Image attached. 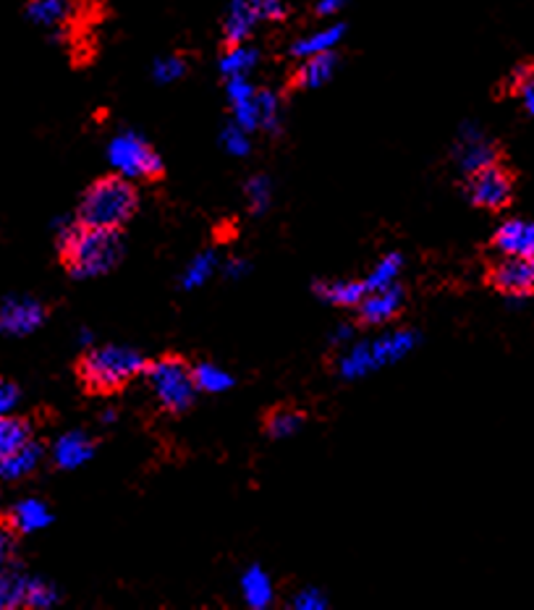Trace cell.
<instances>
[{
	"mask_svg": "<svg viewBox=\"0 0 534 610\" xmlns=\"http://www.w3.org/2000/svg\"><path fill=\"white\" fill-rule=\"evenodd\" d=\"M58 249L71 278L90 280L108 275L123 258L118 231H103L82 223H58Z\"/></svg>",
	"mask_w": 534,
	"mask_h": 610,
	"instance_id": "6da1fadb",
	"label": "cell"
},
{
	"mask_svg": "<svg viewBox=\"0 0 534 610\" xmlns=\"http://www.w3.org/2000/svg\"><path fill=\"white\" fill-rule=\"evenodd\" d=\"M137 205H140V196H137L134 181L121 179V176H105L84 192L79 202V223L103 228V231H121L134 218Z\"/></svg>",
	"mask_w": 534,
	"mask_h": 610,
	"instance_id": "7a4b0ae2",
	"label": "cell"
},
{
	"mask_svg": "<svg viewBox=\"0 0 534 610\" xmlns=\"http://www.w3.org/2000/svg\"><path fill=\"white\" fill-rule=\"evenodd\" d=\"M147 370V362L131 346H92L79 362V378L90 393H116Z\"/></svg>",
	"mask_w": 534,
	"mask_h": 610,
	"instance_id": "3957f363",
	"label": "cell"
},
{
	"mask_svg": "<svg viewBox=\"0 0 534 610\" xmlns=\"http://www.w3.org/2000/svg\"><path fill=\"white\" fill-rule=\"evenodd\" d=\"M144 375H147V385L153 391L155 402L170 415H183L194 404L197 393H200L194 380V367H189L181 357L157 359V362L147 364Z\"/></svg>",
	"mask_w": 534,
	"mask_h": 610,
	"instance_id": "277c9868",
	"label": "cell"
},
{
	"mask_svg": "<svg viewBox=\"0 0 534 610\" xmlns=\"http://www.w3.org/2000/svg\"><path fill=\"white\" fill-rule=\"evenodd\" d=\"M105 155H108V166L121 179L153 181L163 174V157L140 131H118L108 142Z\"/></svg>",
	"mask_w": 534,
	"mask_h": 610,
	"instance_id": "5b68a950",
	"label": "cell"
},
{
	"mask_svg": "<svg viewBox=\"0 0 534 610\" xmlns=\"http://www.w3.org/2000/svg\"><path fill=\"white\" fill-rule=\"evenodd\" d=\"M286 13L283 0H230L223 16V37L228 45L249 43L262 22H283Z\"/></svg>",
	"mask_w": 534,
	"mask_h": 610,
	"instance_id": "8992f818",
	"label": "cell"
},
{
	"mask_svg": "<svg viewBox=\"0 0 534 610\" xmlns=\"http://www.w3.org/2000/svg\"><path fill=\"white\" fill-rule=\"evenodd\" d=\"M496 160H498L496 144L490 142V136H487L483 129L474 127V123L461 127L456 142H453V163H456L461 174L472 176L477 174V170L493 166Z\"/></svg>",
	"mask_w": 534,
	"mask_h": 610,
	"instance_id": "52a82bcc",
	"label": "cell"
},
{
	"mask_svg": "<svg viewBox=\"0 0 534 610\" xmlns=\"http://www.w3.org/2000/svg\"><path fill=\"white\" fill-rule=\"evenodd\" d=\"M490 284L511 299L534 297V258L503 254V260L493 265Z\"/></svg>",
	"mask_w": 534,
	"mask_h": 610,
	"instance_id": "ba28073f",
	"label": "cell"
},
{
	"mask_svg": "<svg viewBox=\"0 0 534 610\" xmlns=\"http://www.w3.org/2000/svg\"><path fill=\"white\" fill-rule=\"evenodd\" d=\"M511 189L513 183L509 170L500 168L498 163H493V166L472 174L470 183H466L470 200L483 210H503L511 200Z\"/></svg>",
	"mask_w": 534,
	"mask_h": 610,
	"instance_id": "9c48e42d",
	"label": "cell"
},
{
	"mask_svg": "<svg viewBox=\"0 0 534 610\" xmlns=\"http://www.w3.org/2000/svg\"><path fill=\"white\" fill-rule=\"evenodd\" d=\"M45 323V307L32 297H11L0 304V333L3 336H32Z\"/></svg>",
	"mask_w": 534,
	"mask_h": 610,
	"instance_id": "30bf717a",
	"label": "cell"
},
{
	"mask_svg": "<svg viewBox=\"0 0 534 610\" xmlns=\"http://www.w3.org/2000/svg\"><path fill=\"white\" fill-rule=\"evenodd\" d=\"M404 288L395 284L380 288V291H367V297L361 299V304L356 310H359V318L367 325H385L399 318L401 310H404Z\"/></svg>",
	"mask_w": 534,
	"mask_h": 610,
	"instance_id": "8fae6325",
	"label": "cell"
},
{
	"mask_svg": "<svg viewBox=\"0 0 534 610\" xmlns=\"http://www.w3.org/2000/svg\"><path fill=\"white\" fill-rule=\"evenodd\" d=\"M417 344H419V336L414 331H406V327L388 331L378 338H369V349H372V359L375 364H378V370L399 364L401 359H406L408 354L417 349Z\"/></svg>",
	"mask_w": 534,
	"mask_h": 610,
	"instance_id": "7c38bea8",
	"label": "cell"
},
{
	"mask_svg": "<svg viewBox=\"0 0 534 610\" xmlns=\"http://www.w3.org/2000/svg\"><path fill=\"white\" fill-rule=\"evenodd\" d=\"M74 16V0H26V19L39 29L61 37Z\"/></svg>",
	"mask_w": 534,
	"mask_h": 610,
	"instance_id": "4fadbf2b",
	"label": "cell"
},
{
	"mask_svg": "<svg viewBox=\"0 0 534 610\" xmlns=\"http://www.w3.org/2000/svg\"><path fill=\"white\" fill-rule=\"evenodd\" d=\"M92 456H95V443H92V438L82 430L66 432V435L58 438L56 445H52V462L61 469L84 467Z\"/></svg>",
	"mask_w": 534,
	"mask_h": 610,
	"instance_id": "5bb4252c",
	"label": "cell"
},
{
	"mask_svg": "<svg viewBox=\"0 0 534 610\" xmlns=\"http://www.w3.org/2000/svg\"><path fill=\"white\" fill-rule=\"evenodd\" d=\"M346 35L344 24H325L320 29L309 32V35L299 37L292 45V56L296 61H305V58L322 56V52H335V48L341 45V39Z\"/></svg>",
	"mask_w": 534,
	"mask_h": 610,
	"instance_id": "9a60e30c",
	"label": "cell"
},
{
	"mask_svg": "<svg viewBox=\"0 0 534 610\" xmlns=\"http://www.w3.org/2000/svg\"><path fill=\"white\" fill-rule=\"evenodd\" d=\"M500 254H524L534 258V220H506L496 231Z\"/></svg>",
	"mask_w": 534,
	"mask_h": 610,
	"instance_id": "2e32d148",
	"label": "cell"
},
{
	"mask_svg": "<svg viewBox=\"0 0 534 610\" xmlns=\"http://www.w3.org/2000/svg\"><path fill=\"white\" fill-rule=\"evenodd\" d=\"M335 71H339V56H335V52H322V56L305 58V61L299 63V69H296L294 84L299 89H320L331 82Z\"/></svg>",
	"mask_w": 534,
	"mask_h": 610,
	"instance_id": "e0dca14e",
	"label": "cell"
},
{
	"mask_svg": "<svg viewBox=\"0 0 534 610\" xmlns=\"http://www.w3.org/2000/svg\"><path fill=\"white\" fill-rule=\"evenodd\" d=\"M239 587H241V600L252 610H265L273 606L275 585L262 566H249L247 572L241 574Z\"/></svg>",
	"mask_w": 534,
	"mask_h": 610,
	"instance_id": "ac0fdd59",
	"label": "cell"
},
{
	"mask_svg": "<svg viewBox=\"0 0 534 610\" xmlns=\"http://www.w3.org/2000/svg\"><path fill=\"white\" fill-rule=\"evenodd\" d=\"M39 462H43V445L29 441L19 451H13L11 456L0 458V480L3 482L24 480V477H29L32 471L39 467Z\"/></svg>",
	"mask_w": 534,
	"mask_h": 610,
	"instance_id": "d6986e66",
	"label": "cell"
},
{
	"mask_svg": "<svg viewBox=\"0 0 534 610\" xmlns=\"http://www.w3.org/2000/svg\"><path fill=\"white\" fill-rule=\"evenodd\" d=\"M378 372V364L372 359L369 340H352L339 357V375L344 380H361Z\"/></svg>",
	"mask_w": 534,
	"mask_h": 610,
	"instance_id": "ffe728a7",
	"label": "cell"
},
{
	"mask_svg": "<svg viewBox=\"0 0 534 610\" xmlns=\"http://www.w3.org/2000/svg\"><path fill=\"white\" fill-rule=\"evenodd\" d=\"M50 522V509L45 506L43 501H37V498H24V501H19L16 506L11 509V527L22 535L39 533V529L48 527Z\"/></svg>",
	"mask_w": 534,
	"mask_h": 610,
	"instance_id": "44dd1931",
	"label": "cell"
},
{
	"mask_svg": "<svg viewBox=\"0 0 534 610\" xmlns=\"http://www.w3.org/2000/svg\"><path fill=\"white\" fill-rule=\"evenodd\" d=\"M257 65H260V50L249 43L228 45V50L221 56V74L226 79L252 76Z\"/></svg>",
	"mask_w": 534,
	"mask_h": 610,
	"instance_id": "7402d4cb",
	"label": "cell"
},
{
	"mask_svg": "<svg viewBox=\"0 0 534 610\" xmlns=\"http://www.w3.org/2000/svg\"><path fill=\"white\" fill-rule=\"evenodd\" d=\"M318 297L331 307H359L361 299L367 297L365 280H331V284H320Z\"/></svg>",
	"mask_w": 534,
	"mask_h": 610,
	"instance_id": "603a6c76",
	"label": "cell"
},
{
	"mask_svg": "<svg viewBox=\"0 0 534 610\" xmlns=\"http://www.w3.org/2000/svg\"><path fill=\"white\" fill-rule=\"evenodd\" d=\"M26 582L29 576H24L13 563H0V610L26 606Z\"/></svg>",
	"mask_w": 534,
	"mask_h": 610,
	"instance_id": "cb8c5ba5",
	"label": "cell"
},
{
	"mask_svg": "<svg viewBox=\"0 0 534 610\" xmlns=\"http://www.w3.org/2000/svg\"><path fill=\"white\" fill-rule=\"evenodd\" d=\"M32 441V424L29 419L11 415H0V458L11 456L22 445Z\"/></svg>",
	"mask_w": 534,
	"mask_h": 610,
	"instance_id": "d4e9b609",
	"label": "cell"
},
{
	"mask_svg": "<svg viewBox=\"0 0 534 610\" xmlns=\"http://www.w3.org/2000/svg\"><path fill=\"white\" fill-rule=\"evenodd\" d=\"M217 254L215 252H202L197 254L194 260L183 267L181 273V288L183 291H200L202 286H207L213 280V275L217 273Z\"/></svg>",
	"mask_w": 534,
	"mask_h": 610,
	"instance_id": "484cf974",
	"label": "cell"
},
{
	"mask_svg": "<svg viewBox=\"0 0 534 610\" xmlns=\"http://www.w3.org/2000/svg\"><path fill=\"white\" fill-rule=\"evenodd\" d=\"M401 273H404V254L399 252L385 254V258L369 271V275L365 278V288L367 291H380V288L395 286L399 284Z\"/></svg>",
	"mask_w": 534,
	"mask_h": 610,
	"instance_id": "4316f807",
	"label": "cell"
},
{
	"mask_svg": "<svg viewBox=\"0 0 534 610\" xmlns=\"http://www.w3.org/2000/svg\"><path fill=\"white\" fill-rule=\"evenodd\" d=\"M194 380L200 393H210V396H217V393H226L234 388V375H230L228 370H223L221 364H213V362L197 364Z\"/></svg>",
	"mask_w": 534,
	"mask_h": 610,
	"instance_id": "83f0119b",
	"label": "cell"
},
{
	"mask_svg": "<svg viewBox=\"0 0 534 610\" xmlns=\"http://www.w3.org/2000/svg\"><path fill=\"white\" fill-rule=\"evenodd\" d=\"M257 105H260V131L278 134L283 123V100L278 92L260 89L257 92Z\"/></svg>",
	"mask_w": 534,
	"mask_h": 610,
	"instance_id": "f1b7e54d",
	"label": "cell"
},
{
	"mask_svg": "<svg viewBox=\"0 0 534 610\" xmlns=\"http://www.w3.org/2000/svg\"><path fill=\"white\" fill-rule=\"evenodd\" d=\"M301 424H305V417H301V411L296 409H275L273 415L268 417V435L275 438V441H288V438H294L296 432L301 430Z\"/></svg>",
	"mask_w": 534,
	"mask_h": 610,
	"instance_id": "f546056e",
	"label": "cell"
},
{
	"mask_svg": "<svg viewBox=\"0 0 534 610\" xmlns=\"http://www.w3.org/2000/svg\"><path fill=\"white\" fill-rule=\"evenodd\" d=\"M244 196H247V205L252 213H268L270 205H273V181L262 174L252 176V179L244 183Z\"/></svg>",
	"mask_w": 534,
	"mask_h": 610,
	"instance_id": "4dcf8cb0",
	"label": "cell"
},
{
	"mask_svg": "<svg viewBox=\"0 0 534 610\" xmlns=\"http://www.w3.org/2000/svg\"><path fill=\"white\" fill-rule=\"evenodd\" d=\"M221 147L226 149L230 157H247L252 153V134L247 129H241L239 123L230 121L226 129L221 131Z\"/></svg>",
	"mask_w": 534,
	"mask_h": 610,
	"instance_id": "1f68e13d",
	"label": "cell"
},
{
	"mask_svg": "<svg viewBox=\"0 0 534 610\" xmlns=\"http://www.w3.org/2000/svg\"><path fill=\"white\" fill-rule=\"evenodd\" d=\"M58 602V593L50 582L29 576L26 582V608H52Z\"/></svg>",
	"mask_w": 534,
	"mask_h": 610,
	"instance_id": "d6a6232c",
	"label": "cell"
},
{
	"mask_svg": "<svg viewBox=\"0 0 534 610\" xmlns=\"http://www.w3.org/2000/svg\"><path fill=\"white\" fill-rule=\"evenodd\" d=\"M187 74V61L181 56H161L153 63V79L157 84H174Z\"/></svg>",
	"mask_w": 534,
	"mask_h": 610,
	"instance_id": "836d02e7",
	"label": "cell"
},
{
	"mask_svg": "<svg viewBox=\"0 0 534 610\" xmlns=\"http://www.w3.org/2000/svg\"><path fill=\"white\" fill-rule=\"evenodd\" d=\"M331 602H328V595L318 587H305L294 595L292 608L294 610H325Z\"/></svg>",
	"mask_w": 534,
	"mask_h": 610,
	"instance_id": "e575fe53",
	"label": "cell"
},
{
	"mask_svg": "<svg viewBox=\"0 0 534 610\" xmlns=\"http://www.w3.org/2000/svg\"><path fill=\"white\" fill-rule=\"evenodd\" d=\"M22 402V393L11 380H0V415H11Z\"/></svg>",
	"mask_w": 534,
	"mask_h": 610,
	"instance_id": "d590c367",
	"label": "cell"
},
{
	"mask_svg": "<svg viewBox=\"0 0 534 610\" xmlns=\"http://www.w3.org/2000/svg\"><path fill=\"white\" fill-rule=\"evenodd\" d=\"M16 529L13 527H0V563H13L16 555Z\"/></svg>",
	"mask_w": 534,
	"mask_h": 610,
	"instance_id": "8d00e7d4",
	"label": "cell"
},
{
	"mask_svg": "<svg viewBox=\"0 0 534 610\" xmlns=\"http://www.w3.org/2000/svg\"><path fill=\"white\" fill-rule=\"evenodd\" d=\"M249 271H252V265H249L247 260H241V258H230L226 260V265H223V275L230 280H241V278H247Z\"/></svg>",
	"mask_w": 534,
	"mask_h": 610,
	"instance_id": "74e56055",
	"label": "cell"
},
{
	"mask_svg": "<svg viewBox=\"0 0 534 610\" xmlns=\"http://www.w3.org/2000/svg\"><path fill=\"white\" fill-rule=\"evenodd\" d=\"M348 3H352V0H318V5H315V13H318V16H322V19L335 16V13L344 11Z\"/></svg>",
	"mask_w": 534,
	"mask_h": 610,
	"instance_id": "f35d334b",
	"label": "cell"
},
{
	"mask_svg": "<svg viewBox=\"0 0 534 610\" xmlns=\"http://www.w3.org/2000/svg\"><path fill=\"white\" fill-rule=\"evenodd\" d=\"M354 340V327L352 325H346V323H341L335 331L331 333V344L339 346V349H346L348 344Z\"/></svg>",
	"mask_w": 534,
	"mask_h": 610,
	"instance_id": "ab89813d",
	"label": "cell"
},
{
	"mask_svg": "<svg viewBox=\"0 0 534 610\" xmlns=\"http://www.w3.org/2000/svg\"><path fill=\"white\" fill-rule=\"evenodd\" d=\"M517 92H519V95H522V103H524L526 113L534 116V76L526 79V82Z\"/></svg>",
	"mask_w": 534,
	"mask_h": 610,
	"instance_id": "60d3db41",
	"label": "cell"
},
{
	"mask_svg": "<svg viewBox=\"0 0 534 610\" xmlns=\"http://www.w3.org/2000/svg\"><path fill=\"white\" fill-rule=\"evenodd\" d=\"M79 344H82V346H92V344H95V336H92L90 331H82V333H79Z\"/></svg>",
	"mask_w": 534,
	"mask_h": 610,
	"instance_id": "b9f144b4",
	"label": "cell"
},
{
	"mask_svg": "<svg viewBox=\"0 0 534 610\" xmlns=\"http://www.w3.org/2000/svg\"><path fill=\"white\" fill-rule=\"evenodd\" d=\"M103 422H105V424L116 422V411H105V415H103Z\"/></svg>",
	"mask_w": 534,
	"mask_h": 610,
	"instance_id": "7bdbcfd3",
	"label": "cell"
}]
</instances>
